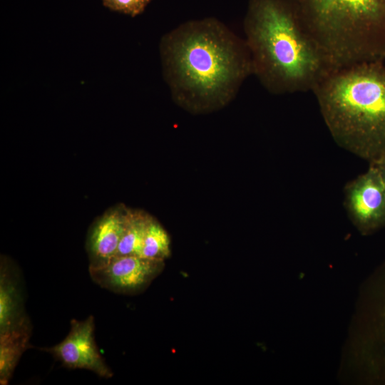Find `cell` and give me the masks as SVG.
<instances>
[{
    "mask_svg": "<svg viewBox=\"0 0 385 385\" xmlns=\"http://www.w3.org/2000/svg\"><path fill=\"white\" fill-rule=\"evenodd\" d=\"M163 261L138 255L115 256L107 264L88 267L93 281L118 293H130L145 287L161 270Z\"/></svg>",
    "mask_w": 385,
    "mask_h": 385,
    "instance_id": "8",
    "label": "cell"
},
{
    "mask_svg": "<svg viewBox=\"0 0 385 385\" xmlns=\"http://www.w3.org/2000/svg\"><path fill=\"white\" fill-rule=\"evenodd\" d=\"M369 284L364 312L362 355L365 369L374 381H385V262Z\"/></svg>",
    "mask_w": 385,
    "mask_h": 385,
    "instance_id": "6",
    "label": "cell"
},
{
    "mask_svg": "<svg viewBox=\"0 0 385 385\" xmlns=\"http://www.w3.org/2000/svg\"><path fill=\"white\" fill-rule=\"evenodd\" d=\"M372 164L376 166L385 187V158L379 162Z\"/></svg>",
    "mask_w": 385,
    "mask_h": 385,
    "instance_id": "15",
    "label": "cell"
},
{
    "mask_svg": "<svg viewBox=\"0 0 385 385\" xmlns=\"http://www.w3.org/2000/svg\"><path fill=\"white\" fill-rule=\"evenodd\" d=\"M159 53L172 99L192 114L227 106L252 74L245 39L215 18L190 20L167 32Z\"/></svg>",
    "mask_w": 385,
    "mask_h": 385,
    "instance_id": "1",
    "label": "cell"
},
{
    "mask_svg": "<svg viewBox=\"0 0 385 385\" xmlns=\"http://www.w3.org/2000/svg\"><path fill=\"white\" fill-rule=\"evenodd\" d=\"M31 330L23 301L19 275L11 263L1 257L0 266V334Z\"/></svg>",
    "mask_w": 385,
    "mask_h": 385,
    "instance_id": "10",
    "label": "cell"
},
{
    "mask_svg": "<svg viewBox=\"0 0 385 385\" xmlns=\"http://www.w3.org/2000/svg\"><path fill=\"white\" fill-rule=\"evenodd\" d=\"M312 92L339 146L369 163L385 158L384 61L333 70Z\"/></svg>",
    "mask_w": 385,
    "mask_h": 385,
    "instance_id": "3",
    "label": "cell"
},
{
    "mask_svg": "<svg viewBox=\"0 0 385 385\" xmlns=\"http://www.w3.org/2000/svg\"><path fill=\"white\" fill-rule=\"evenodd\" d=\"M31 330H18L0 334V384L6 385L24 351L31 346Z\"/></svg>",
    "mask_w": 385,
    "mask_h": 385,
    "instance_id": "11",
    "label": "cell"
},
{
    "mask_svg": "<svg viewBox=\"0 0 385 385\" xmlns=\"http://www.w3.org/2000/svg\"><path fill=\"white\" fill-rule=\"evenodd\" d=\"M344 205L353 225L362 235L385 226V187L374 164L348 182L344 189Z\"/></svg>",
    "mask_w": 385,
    "mask_h": 385,
    "instance_id": "5",
    "label": "cell"
},
{
    "mask_svg": "<svg viewBox=\"0 0 385 385\" xmlns=\"http://www.w3.org/2000/svg\"><path fill=\"white\" fill-rule=\"evenodd\" d=\"M170 255V240L163 227L153 217L148 225L140 257L164 261Z\"/></svg>",
    "mask_w": 385,
    "mask_h": 385,
    "instance_id": "13",
    "label": "cell"
},
{
    "mask_svg": "<svg viewBox=\"0 0 385 385\" xmlns=\"http://www.w3.org/2000/svg\"><path fill=\"white\" fill-rule=\"evenodd\" d=\"M151 0H102L109 9L135 17L145 10Z\"/></svg>",
    "mask_w": 385,
    "mask_h": 385,
    "instance_id": "14",
    "label": "cell"
},
{
    "mask_svg": "<svg viewBox=\"0 0 385 385\" xmlns=\"http://www.w3.org/2000/svg\"><path fill=\"white\" fill-rule=\"evenodd\" d=\"M331 71L385 60V0H292Z\"/></svg>",
    "mask_w": 385,
    "mask_h": 385,
    "instance_id": "4",
    "label": "cell"
},
{
    "mask_svg": "<svg viewBox=\"0 0 385 385\" xmlns=\"http://www.w3.org/2000/svg\"><path fill=\"white\" fill-rule=\"evenodd\" d=\"M151 217L143 210L127 208L124 229L115 256H140Z\"/></svg>",
    "mask_w": 385,
    "mask_h": 385,
    "instance_id": "12",
    "label": "cell"
},
{
    "mask_svg": "<svg viewBox=\"0 0 385 385\" xmlns=\"http://www.w3.org/2000/svg\"><path fill=\"white\" fill-rule=\"evenodd\" d=\"M126 210L124 205H116L108 209L91 225L86 240L88 267L104 265L115 257L124 229Z\"/></svg>",
    "mask_w": 385,
    "mask_h": 385,
    "instance_id": "9",
    "label": "cell"
},
{
    "mask_svg": "<svg viewBox=\"0 0 385 385\" xmlns=\"http://www.w3.org/2000/svg\"><path fill=\"white\" fill-rule=\"evenodd\" d=\"M243 29L252 74L272 94L312 91L331 71L292 0H250Z\"/></svg>",
    "mask_w": 385,
    "mask_h": 385,
    "instance_id": "2",
    "label": "cell"
},
{
    "mask_svg": "<svg viewBox=\"0 0 385 385\" xmlns=\"http://www.w3.org/2000/svg\"><path fill=\"white\" fill-rule=\"evenodd\" d=\"M95 320L89 316L83 321L72 319L68 335L60 343L42 348L63 366L91 371L98 376L109 379L112 371L101 355L95 341Z\"/></svg>",
    "mask_w": 385,
    "mask_h": 385,
    "instance_id": "7",
    "label": "cell"
}]
</instances>
